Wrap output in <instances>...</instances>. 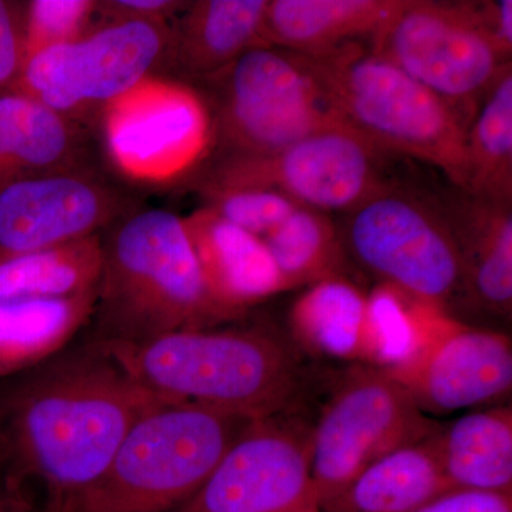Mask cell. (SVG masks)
I'll return each instance as SVG.
<instances>
[{
	"mask_svg": "<svg viewBox=\"0 0 512 512\" xmlns=\"http://www.w3.org/2000/svg\"><path fill=\"white\" fill-rule=\"evenodd\" d=\"M382 154L349 127H330L269 156L212 158L198 187L268 188L311 210L349 214L389 187Z\"/></svg>",
	"mask_w": 512,
	"mask_h": 512,
	"instance_id": "obj_11",
	"label": "cell"
},
{
	"mask_svg": "<svg viewBox=\"0 0 512 512\" xmlns=\"http://www.w3.org/2000/svg\"><path fill=\"white\" fill-rule=\"evenodd\" d=\"M467 183L473 197L512 202V69L478 107L467 130Z\"/></svg>",
	"mask_w": 512,
	"mask_h": 512,
	"instance_id": "obj_26",
	"label": "cell"
},
{
	"mask_svg": "<svg viewBox=\"0 0 512 512\" xmlns=\"http://www.w3.org/2000/svg\"><path fill=\"white\" fill-rule=\"evenodd\" d=\"M402 0H268L265 39L299 56H322L372 42Z\"/></svg>",
	"mask_w": 512,
	"mask_h": 512,
	"instance_id": "obj_19",
	"label": "cell"
},
{
	"mask_svg": "<svg viewBox=\"0 0 512 512\" xmlns=\"http://www.w3.org/2000/svg\"><path fill=\"white\" fill-rule=\"evenodd\" d=\"M101 247L97 339L144 340L235 319L211 295L174 212L140 205L101 234Z\"/></svg>",
	"mask_w": 512,
	"mask_h": 512,
	"instance_id": "obj_3",
	"label": "cell"
},
{
	"mask_svg": "<svg viewBox=\"0 0 512 512\" xmlns=\"http://www.w3.org/2000/svg\"><path fill=\"white\" fill-rule=\"evenodd\" d=\"M211 295L238 318L249 306L285 292L264 241L201 207L183 218Z\"/></svg>",
	"mask_w": 512,
	"mask_h": 512,
	"instance_id": "obj_17",
	"label": "cell"
},
{
	"mask_svg": "<svg viewBox=\"0 0 512 512\" xmlns=\"http://www.w3.org/2000/svg\"><path fill=\"white\" fill-rule=\"evenodd\" d=\"M433 440L451 487L512 494L511 407L467 414Z\"/></svg>",
	"mask_w": 512,
	"mask_h": 512,
	"instance_id": "obj_23",
	"label": "cell"
},
{
	"mask_svg": "<svg viewBox=\"0 0 512 512\" xmlns=\"http://www.w3.org/2000/svg\"><path fill=\"white\" fill-rule=\"evenodd\" d=\"M299 512H319L318 505H312V507L305 508V510Z\"/></svg>",
	"mask_w": 512,
	"mask_h": 512,
	"instance_id": "obj_35",
	"label": "cell"
},
{
	"mask_svg": "<svg viewBox=\"0 0 512 512\" xmlns=\"http://www.w3.org/2000/svg\"><path fill=\"white\" fill-rule=\"evenodd\" d=\"M92 343L167 403L258 420L284 412L298 392L299 372L291 353L256 330L187 329L144 340Z\"/></svg>",
	"mask_w": 512,
	"mask_h": 512,
	"instance_id": "obj_2",
	"label": "cell"
},
{
	"mask_svg": "<svg viewBox=\"0 0 512 512\" xmlns=\"http://www.w3.org/2000/svg\"><path fill=\"white\" fill-rule=\"evenodd\" d=\"M286 291L343 276L346 249L325 212L299 207L262 238Z\"/></svg>",
	"mask_w": 512,
	"mask_h": 512,
	"instance_id": "obj_27",
	"label": "cell"
},
{
	"mask_svg": "<svg viewBox=\"0 0 512 512\" xmlns=\"http://www.w3.org/2000/svg\"><path fill=\"white\" fill-rule=\"evenodd\" d=\"M94 26L96 0H29L26 2V59L40 50L79 39Z\"/></svg>",
	"mask_w": 512,
	"mask_h": 512,
	"instance_id": "obj_29",
	"label": "cell"
},
{
	"mask_svg": "<svg viewBox=\"0 0 512 512\" xmlns=\"http://www.w3.org/2000/svg\"><path fill=\"white\" fill-rule=\"evenodd\" d=\"M99 127L113 163L138 180L187 173L207 160L214 144L200 93L170 77H150L111 103Z\"/></svg>",
	"mask_w": 512,
	"mask_h": 512,
	"instance_id": "obj_14",
	"label": "cell"
},
{
	"mask_svg": "<svg viewBox=\"0 0 512 512\" xmlns=\"http://www.w3.org/2000/svg\"><path fill=\"white\" fill-rule=\"evenodd\" d=\"M289 325L312 352L377 367L367 293L345 276L309 286L293 303Z\"/></svg>",
	"mask_w": 512,
	"mask_h": 512,
	"instance_id": "obj_22",
	"label": "cell"
},
{
	"mask_svg": "<svg viewBox=\"0 0 512 512\" xmlns=\"http://www.w3.org/2000/svg\"><path fill=\"white\" fill-rule=\"evenodd\" d=\"M433 434L370 464L345 490L320 505L319 512H413L454 490L444 476Z\"/></svg>",
	"mask_w": 512,
	"mask_h": 512,
	"instance_id": "obj_21",
	"label": "cell"
},
{
	"mask_svg": "<svg viewBox=\"0 0 512 512\" xmlns=\"http://www.w3.org/2000/svg\"><path fill=\"white\" fill-rule=\"evenodd\" d=\"M167 403L92 342L0 383V474L45 485L50 508L99 480L134 423Z\"/></svg>",
	"mask_w": 512,
	"mask_h": 512,
	"instance_id": "obj_1",
	"label": "cell"
},
{
	"mask_svg": "<svg viewBox=\"0 0 512 512\" xmlns=\"http://www.w3.org/2000/svg\"><path fill=\"white\" fill-rule=\"evenodd\" d=\"M173 22L96 25L72 42L29 56L15 90L96 131L114 101L163 76Z\"/></svg>",
	"mask_w": 512,
	"mask_h": 512,
	"instance_id": "obj_8",
	"label": "cell"
},
{
	"mask_svg": "<svg viewBox=\"0 0 512 512\" xmlns=\"http://www.w3.org/2000/svg\"><path fill=\"white\" fill-rule=\"evenodd\" d=\"M190 86L210 113L214 158L269 156L345 126L298 57L276 47H254Z\"/></svg>",
	"mask_w": 512,
	"mask_h": 512,
	"instance_id": "obj_6",
	"label": "cell"
},
{
	"mask_svg": "<svg viewBox=\"0 0 512 512\" xmlns=\"http://www.w3.org/2000/svg\"><path fill=\"white\" fill-rule=\"evenodd\" d=\"M0 512H39L26 497L23 487L0 474Z\"/></svg>",
	"mask_w": 512,
	"mask_h": 512,
	"instance_id": "obj_34",
	"label": "cell"
},
{
	"mask_svg": "<svg viewBox=\"0 0 512 512\" xmlns=\"http://www.w3.org/2000/svg\"><path fill=\"white\" fill-rule=\"evenodd\" d=\"M26 60V2L0 0V93L15 89Z\"/></svg>",
	"mask_w": 512,
	"mask_h": 512,
	"instance_id": "obj_30",
	"label": "cell"
},
{
	"mask_svg": "<svg viewBox=\"0 0 512 512\" xmlns=\"http://www.w3.org/2000/svg\"><path fill=\"white\" fill-rule=\"evenodd\" d=\"M143 205L99 163L0 184V262L103 234Z\"/></svg>",
	"mask_w": 512,
	"mask_h": 512,
	"instance_id": "obj_13",
	"label": "cell"
},
{
	"mask_svg": "<svg viewBox=\"0 0 512 512\" xmlns=\"http://www.w3.org/2000/svg\"><path fill=\"white\" fill-rule=\"evenodd\" d=\"M268 0H197L175 18L163 77L187 84L220 72L265 39Z\"/></svg>",
	"mask_w": 512,
	"mask_h": 512,
	"instance_id": "obj_16",
	"label": "cell"
},
{
	"mask_svg": "<svg viewBox=\"0 0 512 512\" xmlns=\"http://www.w3.org/2000/svg\"><path fill=\"white\" fill-rule=\"evenodd\" d=\"M416 333L393 365L382 367L423 412L450 413L510 393L512 346L504 333L478 329L446 309L414 301Z\"/></svg>",
	"mask_w": 512,
	"mask_h": 512,
	"instance_id": "obj_12",
	"label": "cell"
},
{
	"mask_svg": "<svg viewBox=\"0 0 512 512\" xmlns=\"http://www.w3.org/2000/svg\"><path fill=\"white\" fill-rule=\"evenodd\" d=\"M369 46L440 97L467 130L511 67L488 30L481 2L402 0Z\"/></svg>",
	"mask_w": 512,
	"mask_h": 512,
	"instance_id": "obj_7",
	"label": "cell"
},
{
	"mask_svg": "<svg viewBox=\"0 0 512 512\" xmlns=\"http://www.w3.org/2000/svg\"><path fill=\"white\" fill-rule=\"evenodd\" d=\"M279 416L252 420L200 490L170 512H299L318 505L312 429Z\"/></svg>",
	"mask_w": 512,
	"mask_h": 512,
	"instance_id": "obj_15",
	"label": "cell"
},
{
	"mask_svg": "<svg viewBox=\"0 0 512 512\" xmlns=\"http://www.w3.org/2000/svg\"><path fill=\"white\" fill-rule=\"evenodd\" d=\"M94 133L28 94L15 89L0 93V184L99 163Z\"/></svg>",
	"mask_w": 512,
	"mask_h": 512,
	"instance_id": "obj_18",
	"label": "cell"
},
{
	"mask_svg": "<svg viewBox=\"0 0 512 512\" xmlns=\"http://www.w3.org/2000/svg\"><path fill=\"white\" fill-rule=\"evenodd\" d=\"M413 512H512V494L454 488Z\"/></svg>",
	"mask_w": 512,
	"mask_h": 512,
	"instance_id": "obj_32",
	"label": "cell"
},
{
	"mask_svg": "<svg viewBox=\"0 0 512 512\" xmlns=\"http://www.w3.org/2000/svg\"><path fill=\"white\" fill-rule=\"evenodd\" d=\"M183 0H96V25L116 22L171 23L185 8Z\"/></svg>",
	"mask_w": 512,
	"mask_h": 512,
	"instance_id": "obj_31",
	"label": "cell"
},
{
	"mask_svg": "<svg viewBox=\"0 0 512 512\" xmlns=\"http://www.w3.org/2000/svg\"><path fill=\"white\" fill-rule=\"evenodd\" d=\"M348 215L340 234L346 254L380 284L446 309L463 285V258L446 211L386 187Z\"/></svg>",
	"mask_w": 512,
	"mask_h": 512,
	"instance_id": "obj_9",
	"label": "cell"
},
{
	"mask_svg": "<svg viewBox=\"0 0 512 512\" xmlns=\"http://www.w3.org/2000/svg\"><path fill=\"white\" fill-rule=\"evenodd\" d=\"M295 56L346 127L380 153L429 164L466 188L467 127L440 97L365 43Z\"/></svg>",
	"mask_w": 512,
	"mask_h": 512,
	"instance_id": "obj_4",
	"label": "cell"
},
{
	"mask_svg": "<svg viewBox=\"0 0 512 512\" xmlns=\"http://www.w3.org/2000/svg\"><path fill=\"white\" fill-rule=\"evenodd\" d=\"M446 211L463 258V286L488 311L512 305V202L466 194Z\"/></svg>",
	"mask_w": 512,
	"mask_h": 512,
	"instance_id": "obj_20",
	"label": "cell"
},
{
	"mask_svg": "<svg viewBox=\"0 0 512 512\" xmlns=\"http://www.w3.org/2000/svg\"><path fill=\"white\" fill-rule=\"evenodd\" d=\"M436 430L382 367H350L312 429L316 504L320 507L335 498L370 464Z\"/></svg>",
	"mask_w": 512,
	"mask_h": 512,
	"instance_id": "obj_10",
	"label": "cell"
},
{
	"mask_svg": "<svg viewBox=\"0 0 512 512\" xmlns=\"http://www.w3.org/2000/svg\"><path fill=\"white\" fill-rule=\"evenodd\" d=\"M101 234L0 262V302L52 301L97 292Z\"/></svg>",
	"mask_w": 512,
	"mask_h": 512,
	"instance_id": "obj_25",
	"label": "cell"
},
{
	"mask_svg": "<svg viewBox=\"0 0 512 512\" xmlns=\"http://www.w3.org/2000/svg\"><path fill=\"white\" fill-rule=\"evenodd\" d=\"M252 420L161 403L128 430L96 483L47 512H170L200 490Z\"/></svg>",
	"mask_w": 512,
	"mask_h": 512,
	"instance_id": "obj_5",
	"label": "cell"
},
{
	"mask_svg": "<svg viewBox=\"0 0 512 512\" xmlns=\"http://www.w3.org/2000/svg\"><path fill=\"white\" fill-rule=\"evenodd\" d=\"M96 295L0 302V383L62 353L92 320Z\"/></svg>",
	"mask_w": 512,
	"mask_h": 512,
	"instance_id": "obj_24",
	"label": "cell"
},
{
	"mask_svg": "<svg viewBox=\"0 0 512 512\" xmlns=\"http://www.w3.org/2000/svg\"><path fill=\"white\" fill-rule=\"evenodd\" d=\"M204 207L249 234L264 238L302 205L261 187H198Z\"/></svg>",
	"mask_w": 512,
	"mask_h": 512,
	"instance_id": "obj_28",
	"label": "cell"
},
{
	"mask_svg": "<svg viewBox=\"0 0 512 512\" xmlns=\"http://www.w3.org/2000/svg\"><path fill=\"white\" fill-rule=\"evenodd\" d=\"M481 10L488 30L503 55L511 60L512 55V2H481Z\"/></svg>",
	"mask_w": 512,
	"mask_h": 512,
	"instance_id": "obj_33",
	"label": "cell"
}]
</instances>
